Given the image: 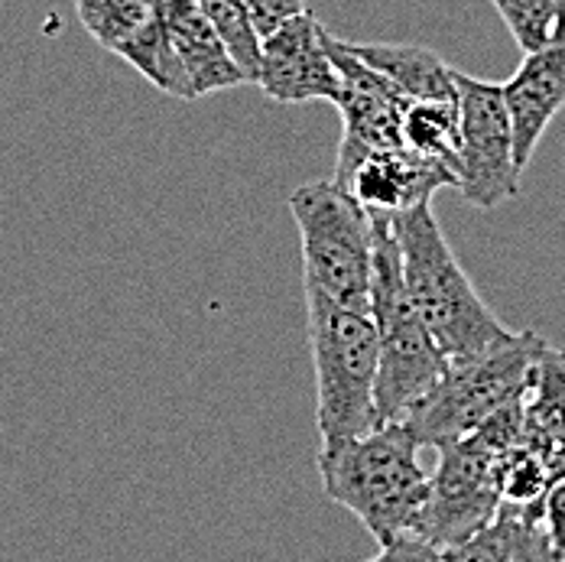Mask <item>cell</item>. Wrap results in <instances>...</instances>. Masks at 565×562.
<instances>
[{"label": "cell", "instance_id": "obj_9", "mask_svg": "<svg viewBox=\"0 0 565 562\" xmlns=\"http://www.w3.org/2000/svg\"><path fill=\"white\" fill-rule=\"evenodd\" d=\"M329 53L339 68L341 88L335 98V108L341 112V144L339 160H335V179L344 182L351 169L358 167L367 153L399 147V120L409 105V98L396 88L387 75L371 68L367 62L354 56L344 40H335L326 33Z\"/></svg>", "mask_w": 565, "mask_h": 562}, {"label": "cell", "instance_id": "obj_26", "mask_svg": "<svg viewBox=\"0 0 565 562\" xmlns=\"http://www.w3.org/2000/svg\"><path fill=\"white\" fill-rule=\"evenodd\" d=\"M559 354H563V361H565V348H559Z\"/></svg>", "mask_w": 565, "mask_h": 562}, {"label": "cell", "instance_id": "obj_2", "mask_svg": "<svg viewBox=\"0 0 565 562\" xmlns=\"http://www.w3.org/2000/svg\"><path fill=\"white\" fill-rule=\"evenodd\" d=\"M309 351L316 371V423L322 449H335L381 426L377 326L371 309L344 306L306 289Z\"/></svg>", "mask_w": 565, "mask_h": 562}, {"label": "cell", "instance_id": "obj_14", "mask_svg": "<svg viewBox=\"0 0 565 562\" xmlns=\"http://www.w3.org/2000/svg\"><path fill=\"white\" fill-rule=\"evenodd\" d=\"M446 560L465 562H526V560H556L546 527H543V501L516 505L501 501L494 517L461 547L446 553Z\"/></svg>", "mask_w": 565, "mask_h": 562}, {"label": "cell", "instance_id": "obj_22", "mask_svg": "<svg viewBox=\"0 0 565 562\" xmlns=\"http://www.w3.org/2000/svg\"><path fill=\"white\" fill-rule=\"evenodd\" d=\"M72 7L88 36L111 53L124 36H130L157 10V0H72Z\"/></svg>", "mask_w": 565, "mask_h": 562}, {"label": "cell", "instance_id": "obj_1", "mask_svg": "<svg viewBox=\"0 0 565 562\" xmlns=\"http://www.w3.org/2000/svg\"><path fill=\"white\" fill-rule=\"evenodd\" d=\"M387 219L399 244L406 296L449 358L484 351L513 332L491 312L471 277L461 271L433 202Z\"/></svg>", "mask_w": 565, "mask_h": 562}, {"label": "cell", "instance_id": "obj_20", "mask_svg": "<svg viewBox=\"0 0 565 562\" xmlns=\"http://www.w3.org/2000/svg\"><path fill=\"white\" fill-rule=\"evenodd\" d=\"M205 17L212 20L218 40L225 43L227 56L234 59V65L244 72L247 85L257 82L260 72V46L264 36L247 10V0H199Z\"/></svg>", "mask_w": 565, "mask_h": 562}, {"label": "cell", "instance_id": "obj_25", "mask_svg": "<svg viewBox=\"0 0 565 562\" xmlns=\"http://www.w3.org/2000/svg\"><path fill=\"white\" fill-rule=\"evenodd\" d=\"M247 10L257 23L260 36H267V33L280 30L282 23H289L292 17L306 13L309 7H306V0H247Z\"/></svg>", "mask_w": 565, "mask_h": 562}, {"label": "cell", "instance_id": "obj_5", "mask_svg": "<svg viewBox=\"0 0 565 562\" xmlns=\"http://www.w3.org/2000/svg\"><path fill=\"white\" fill-rule=\"evenodd\" d=\"M374 219V251H371V316L377 326V416L381 423L399 420L419 396L426 394L443 371L449 354L426 329L413 309L406 286L394 225L387 215L371 212Z\"/></svg>", "mask_w": 565, "mask_h": 562}, {"label": "cell", "instance_id": "obj_8", "mask_svg": "<svg viewBox=\"0 0 565 562\" xmlns=\"http://www.w3.org/2000/svg\"><path fill=\"white\" fill-rule=\"evenodd\" d=\"M436 475L429 478L426 501L409 530L433 543L443 560L446 553L471 540L501 505L494 488V452L484 449L475 436L446 446Z\"/></svg>", "mask_w": 565, "mask_h": 562}, {"label": "cell", "instance_id": "obj_18", "mask_svg": "<svg viewBox=\"0 0 565 562\" xmlns=\"http://www.w3.org/2000/svg\"><path fill=\"white\" fill-rule=\"evenodd\" d=\"M399 140L403 147L439 160L458 172V150H461V134H458V105L446 102H409L403 120H399Z\"/></svg>", "mask_w": 565, "mask_h": 562}, {"label": "cell", "instance_id": "obj_10", "mask_svg": "<svg viewBox=\"0 0 565 562\" xmlns=\"http://www.w3.org/2000/svg\"><path fill=\"white\" fill-rule=\"evenodd\" d=\"M326 26L306 10L282 23L280 30L264 36L257 88L277 105H306V102H332L339 98L341 78Z\"/></svg>", "mask_w": 565, "mask_h": 562}, {"label": "cell", "instance_id": "obj_19", "mask_svg": "<svg viewBox=\"0 0 565 562\" xmlns=\"http://www.w3.org/2000/svg\"><path fill=\"white\" fill-rule=\"evenodd\" d=\"M556 481L553 465H550V449L516 443L494 458V488L501 501H516V505H533L543 501L550 485Z\"/></svg>", "mask_w": 565, "mask_h": 562}, {"label": "cell", "instance_id": "obj_21", "mask_svg": "<svg viewBox=\"0 0 565 562\" xmlns=\"http://www.w3.org/2000/svg\"><path fill=\"white\" fill-rule=\"evenodd\" d=\"M491 3L523 53H533L550 40L565 36V10L559 7V0H491Z\"/></svg>", "mask_w": 565, "mask_h": 562}, {"label": "cell", "instance_id": "obj_4", "mask_svg": "<svg viewBox=\"0 0 565 562\" xmlns=\"http://www.w3.org/2000/svg\"><path fill=\"white\" fill-rule=\"evenodd\" d=\"M546 348L550 344L536 332H510L484 351L449 358L443 378L399 416V423L419 449L452 446L504 403L526 394Z\"/></svg>", "mask_w": 565, "mask_h": 562}, {"label": "cell", "instance_id": "obj_11", "mask_svg": "<svg viewBox=\"0 0 565 562\" xmlns=\"http://www.w3.org/2000/svg\"><path fill=\"white\" fill-rule=\"evenodd\" d=\"M344 185L367 212L396 215L433 202L439 189H458V172L399 144L367 153L351 169Z\"/></svg>", "mask_w": 565, "mask_h": 562}, {"label": "cell", "instance_id": "obj_24", "mask_svg": "<svg viewBox=\"0 0 565 562\" xmlns=\"http://www.w3.org/2000/svg\"><path fill=\"white\" fill-rule=\"evenodd\" d=\"M543 527L556 560H565V478L553 481L543 495Z\"/></svg>", "mask_w": 565, "mask_h": 562}, {"label": "cell", "instance_id": "obj_16", "mask_svg": "<svg viewBox=\"0 0 565 562\" xmlns=\"http://www.w3.org/2000/svg\"><path fill=\"white\" fill-rule=\"evenodd\" d=\"M114 56H120L130 68H137L153 88H160L170 98L182 102H195V85L182 65V59L175 53L170 40V30L160 17V10H153L130 36H124L111 50Z\"/></svg>", "mask_w": 565, "mask_h": 562}, {"label": "cell", "instance_id": "obj_27", "mask_svg": "<svg viewBox=\"0 0 565 562\" xmlns=\"http://www.w3.org/2000/svg\"><path fill=\"white\" fill-rule=\"evenodd\" d=\"M559 7H563V10H565V0H559Z\"/></svg>", "mask_w": 565, "mask_h": 562}, {"label": "cell", "instance_id": "obj_15", "mask_svg": "<svg viewBox=\"0 0 565 562\" xmlns=\"http://www.w3.org/2000/svg\"><path fill=\"white\" fill-rule=\"evenodd\" d=\"M344 46L387 75L396 88L409 102H446L458 105V88H455V68H449L443 59L426 46H399V43H348Z\"/></svg>", "mask_w": 565, "mask_h": 562}, {"label": "cell", "instance_id": "obj_13", "mask_svg": "<svg viewBox=\"0 0 565 562\" xmlns=\"http://www.w3.org/2000/svg\"><path fill=\"white\" fill-rule=\"evenodd\" d=\"M157 10L170 30L172 46L182 59L199 98L247 85L244 72L227 56L225 43L218 40L199 0H157Z\"/></svg>", "mask_w": 565, "mask_h": 562}, {"label": "cell", "instance_id": "obj_23", "mask_svg": "<svg viewBox=\"0 0 565 562\" xmlns=\"http://www.w3.org/2000/svg\"><path fill=\"white\" fill-rule=\"evenodd\" d=\"M374 560L423 562V560H443V553H439L433 543H426L416 530H399V533H394L387 543H381V547H377V556H374Z\"/></svg>", "mask_w": 565, "mask_h": 562}, {"label": "cell", "instance_id": "obj_17", "mask_svg": "<svg viewBox=\"0 0 565 562\" xmlns=\"http://www.w3.org/2000/svg\"><path fill=\"white\" fill-rule=\"evenodd\" d=\"M523 443L540 449L565 446V361L546 348L523 394Z\"/></svg>", "mask_w": 565, "mask_h": 562}, {"label": "cell", "instance_id": "obj_6", "mask_svg": "<svg viewBox=\"0 0 565 562\" xmlns=\"http://www.w3.org/2000/svg\"><path fill=\"white\" fill-rule=\"evenodd\" d=\"M286 205L302 241L306 289L344 306L371 309V212L339 179L306 182L289 195Z\"/></svg>", "mask_w": 565, "mask_h": 562}, {"label": "cell", "instance_id": "obj_7", "mask_svg": "<svg viewBox=\"0 0 565 562\" xmlns=\"http://www.w3.org/2000/svg\"><path fill=\"white\" fill-rule=\"evenodd\" d=\"M458 88V192L471 209L491 212L520 192L513 130L501 85L455 72Z\"/></svg>", "mask_w": 565, "mask_h": 562}, {"label": "cell", "instance_id": "obj_12", "mask_svg": "<svg viewBox=\"0 0 565 562\" xmlns=\"http://www.w3.org/2000/svg\"><path fill=\"white\" fill-rule=\"evenodd\" d=\"M513 130V163L523 172L546 127L565 108V36L523 53L520 68L501 85Z\"/></svg>", "mask_w": 565, "mask_h": 562}, {"label": "cell", "instance_id": "obj_3", "mask_svg": "<svg viewBox=\"0 0 565 562\" xmlns=\"http://www.w3.org/2000/svg\"><path fill=\"white\" fill-rule=\"evenodd\" d=\"M416 452V439L399 420L381 423L335 449H319L322 491L329 501L351 510L377 547L399 530H409L426 501L429 475Z\"/></svg>", "mask_w": 565, "mask_h": 562}]
</instances>
